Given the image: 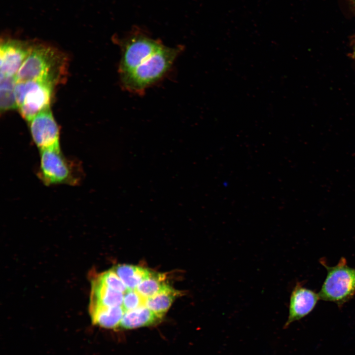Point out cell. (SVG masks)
<instances>
[{"label": "cell", "mask_w": 355, "mask_h": 355, "mask_svg": "<svg viewBox=\"0 0 355 355\" xmlns=\"http://www.w3.org/2000/svg\"><path fill=\"white\" fill-rule=\"evenodd\" d=\"M67 65L66 56L55 48L43 43H32L16 74V80L40 81L55 86L65 76Z\"/></svg>", "instance_id": "cell-1"}, {"label": "cell", "mask_w": 355, "mask_h": 355, "mask_svg": "<svg viewBox=\"0 0 355 355\" xmlns=\"http://www.w3.org/2000/svg\"><path fill=\"white\" fill-rule=\"evenodd\" d=\"M181 49V47L164 45L132 71L120 76L123 88L130 92L142 94L169 71Z\"/></svg>", "instance_id": "cell-2"}, {"label": "cell", "mask_w": 355, "mask_h": 355, "mask_svg": "<svg viewBox=\"0 0 355 355\" xmlns=\"http://www.w3.org/2000/svg\"><path fill=\"white\" fill-rule=\"evenodd\" d=\"M121 51L119 65L120 77L132 71L146 61L164 44L139 28H134L121 38L115 39Z\"/></svg>", "instance_id": "cell-3"}, {"label": "cell", "mask_w": 355, "mask_h": 355, "mask_svg": "<svg viewBox=\"0 0 355 355\" xmlns=\"http://www.w3.org/2000/svg\"><path fill=\"white\" fill-rule=\"evenodd\" d=\"M54 87L40 81H17L16 104L25 120L29 123L38 113L50 107Z\"/></svg>", "instance_id": "cell-4"}, {"label": "cell", "mask_w": 355, "mask_h": 355, "mask_svg": "<svg viewBox=\"0 0 355 355\" xmlns=\"http://www.w3.org/2000/svg\"><path fill=\"white\" fill-rule=\"evenodd\" d=\"M75 165L62 154L61 149L40 150L38 177L46 185L76 184L79 180Z\"/></svg>", "instance_id": "cell-5"}, {"label": "cell", "mask_w": 355, "mask_h": 355, "mask_svg": "<svg viewBox=\"0 0 355 355\" xmlns=\"http://www.w3.org/2000/svg\"><path fill=\"white\" fill-rule=\"evenodd\" d=\"M327 275L319 293L320 299L342 304L355 293V269L342 258L333 267L325 266Z\"/></svg>", "instance_id": "cell-6"}, {"label": "cell", "mask_w": 355, "mask_h": 355, "mask_svg": "<svg viewBox=\"0 0 355 355\" xmlns=\"http://www.w3.org/2000/svg\"><path fill=\"white\" fill-rule=\"evenodd\" d=\"M29 124L33 140L40 150L60 149V129L50 107L38 113Z\"/></svg>", "instance_id": "cell-7"}, {"label": "cell", "mask_w": 355, "mask_h": 355, "mask_svg": "<svg viewBox=\"0 0 355 355\" xmlns=\"http://www.w3.org/2000/svg\"><path fill=\"white\" fill-rule=\"evenodd\" d=\"M32 44L14 39L1 40L0 46V77L16 76L30 52Z\"/></svg>", "instance_id": "cell-8"}, {"label": "cell", "mask_w": 355, "mask_h": 355, "mask_svg": "<svg viewBox=\"0 0 355 355\" xmlns=\"http://www.w3.org/2000/svg\"><path fill=\"white\" fill-rule=\"evenodd\" d=\"M319 299L318 294L297 284L290 295L288 317L284 328L308 315L315 308Z\"/></svg>", "instance_id": "cell-9"}, {"label": "cell", "mask_w": 355, "mask_h": 355, "mask_svg": "<svg viewBox=\"0 0 355 355\" xmlns=\"http://www.w3.org/2000/svg\"><path fill=\"white\" fill-rule=\"evenodd\" d=\"M125 313L122 306L108 307L90 303V313L92 322L100 327L114 329L119 327Z\"/></svg>", "instance_id": "cell-10"}, {"label": "cell", "mask_w": 355, "mask_h": 355, "mask_svg": "<svg viewBox=\"0 0 355 355\" xmlns=\"http://www.w3.org/2000/svg\"><path fill=\"white\" fill-rule=\"evenodd\" d=\"M161 319L145 305H143L125 312L119 327L131 329L147 326L157 322Z\"/></svg>", "instance_id": "cell-11"}, {"label": "cell", "mask_w": 355, "mask_h": 355, "mask_svg": "<svg viewBox=\"0 0 355 355\" xmlns=\"http://www.w3.org/2000/svg\"><path fill=\"white\" fill-rule=\"evenodd\" d=\"M124 293L109 288L98 279L92 283L91 303L108 307L122 306Z\"/></svg>", "instance_id": "cell-12"}, {"label": "cell", "mask_w": 355, "mask_h": 355, "mask_svg": "<svg viewBox=\"0 0 355 355\" xmlns=\"http://www.w3.org/2000/svg\"><path fill=\"white\" fill-rule=\"evenodd\" d=\"M178 293L177 291L167 284L159 292L146 298L144 305L161 318L169 310Z\"/></svg>", "instance_id": "cell-13"}, {"label": "cell", "mask_w": 355, "mask_h": 355, "mask_svg": "<svg viewBox=\"0 0 355 355\" xmlns=\"http://www.w3.org/2000/svg\"><path fill=\"white\" fill-rule=\"evenodd\" d=\"M112 269L129 289H135L151 272L147 269L128 264L117 265Z\"/></svg>", "instance_id": "cell-14"}, {"label": "cell", "mask_w": 355, "mask_h": 355, "mask_svg": "<svg viewBox=\"0 0 355 355\" xmlns=\"http://www.w3.org/2000/svg\"><path fill=\"white\" fill-rule=\"evenodd\" d=\"M16 76L0 77V111L4 112L17 107L15 95Z\"/></svg>", "instance_id": "cell-15"}, {"label": "cell", "mask_w": 355, "mask_h": 355, "mask_svg": "<svg viewBox=\"0 0 355 355\" xmlns=\"http://www.w3.org/2000/svg\"><path fill=\"white\" fill-rule=\"evenodd\" d=\"M165 276L163 274L151 272L135 289L144 298L151 297L162 290L167 285Z\"/></svg>", "instance_id": "cell-16"}, {"label": "cell", "mask_w": 355, "mask_h": 355, "mask_svg": "<svg viewBox=\"0 0 355 355\" xmlns=\"http://www.w3.org/2000/svg\"><path fill=\"white\" fill-rule=\"evenodd\" d=\"M97 279L105 285L114 290L124 293L128 289L113 269L102 273Z\"/></svg>", "instance_id": "cell-17"}, {"label": "cell", "mask_w": 355, "mask_h": 355, "mask_svg": "<svg viewBox=\"0 0 355 355\" xmlns=\"http://www.w3.org/2000/svg\"><path fill=\"white\" fill-rule=\"evenodd\" d=\"M145 299L136 289H128L124 293L122 307L125 312L135 309L145 305Z\"/></svg>", "instance_id": "cell-18"}, {"label": "cell", "mask_w": 355, "mask_h": 355, "mask_svg": "<svg viewBox=\"0 0 355 355\" xmlns=\"http://www.w3.org/2000/svg\"><path fill=\"white\" fill-rule=\"evenodd\" d=\"M353 57L355 59V48H354V52H353Z\"/></svg>", "instance_id": "cell-19"}]
</instances>
